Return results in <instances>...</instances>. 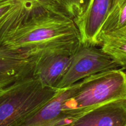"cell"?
Wrapping results in <instances>:
<instances>
[{
  "mask_svg": "<svg viewBox=\"0 0 126 126\" xmlns=\"http://www.w3.org/2000/svg\"><path fill=\"white\" fill-rule=\"evenodd\" d=\"M71 126H126V100L94 108L76 118Z\"/></svg>",
  "mask_w": 126,
  "mask_h": 126,
  "instance_id": "cell-8",
  "label": "cell"
},
{
  "mask_svg": "<svg viewBox=\"0 0 126 126\" xmlns=\"http://www.w3.org/2000/svg\"><path fill=\"white\" fill-rule=\"evenodd\" d=\"M125 0H112V5L111 7L110 11L112 10H114L116 7H119L122 3H123Z\"/></svg>",
  "mask_w": 126,
  "mask_h": 126,
  "instance_id": "cell-15",
  "label": "cell"
},
{
  "mask_svg": "<svg viewBox=\"0 0 126 126\" xmlns=\"http://www.w3.org/2000/svg\"><path fill=\"white\" fill-rule=\"evenodd\" d=\"M126 100V73L122 69L91 75L72 85L63 110L76 118L113 101Z\"/></svg>",
  "mask_w": 126,
  "mask_h": 126,
  "instance_id": "cell-2",
  "label": "cell"
},
{
  "mask_svg": "<svg viewBox=\"0 0 126 126\" xmlns=\"http://www.w3.org/2000/svg\"><path fill=\"white\" fill-rule=\"evenodd\" d=\"M112 0H89L81 16L75 20L81 43L100 46L99 35L110 11Z\"/></svg>",
  "mask_w": 126,
  "mask_h": 126,
  "instance_id": "cell-5",
  "label": "cell"
},
{
  "mask_svg": "<svg viewBox=\"0 0 126 126\" xmlns=\"http://www.w3.org/2000/svg\"><path fill=\"white\" fill-rule=\"evenodd\" d=\"M99 41L103 51L122 67V70H126V25L116 30L101 32Z\"/></svg>",
  "mask_w": 126,
  "mask_h": 126,
  "instance_id": "cell-11",
  "label": "cell"
},
{
  "mask_svg": "<svg viewBox=\"0 0 126 126\" xmlns=\"http://www.w3.org/2000/svg\"><path fill=\"white\" fill-rule=\"evenodd\" d=\"M60 91L43 86L34 76L4 87L0 93V126H20Z\"/></svg>",
  "mask_w": 126,
  "mask_h": 126,
  "instance_id": "cell-3",
  "label": "cell"
},
{
  "mask_svg": "<svg viewBox=\"0 0 126 126\" xmlns=\"http://www.w3.org/2000/svg\"><path fill=\"white\" fill-rule=\"evenodd\" d=\"M81 44L75 21L66 15L36 8L0 41V49L27 56L73 55Z\"/></svg>",
  "mask_w": 126,
  "mask_h": 126,
  "instance_id": "cell-1",
  "label": "cell"
},
{
  "mask_svg": "<svg viewBox=\"0 0 126 126\" xmlns=\"http://www.w3.org/2000/svg\"><path fill=\"white\" fill-rule=\"evenodd\" d=\"M118 67L114 60L101 48L81 43L72 55L68 68L56 88H67L91 75Z\"/></svg>",
  "mask_w": 126,
  "mask_h": 126,
  "instance_id": "cell-4",
  "label": "cell"
},
{
  "mask_svg": "<svg viewBox=\"0 0 126 126\" xmlns=\"http://www.w3.org/2000/svg\"><path fill=\"white\" fill-rule=\"evenodd\" d=\"M72 55L47 54L40 55L34 66L33 76L42 85L56 88L67 71Z\"/></svg>",
  "mask_w": 126,
  "mask_h": 126,
  "instance_id": "cell-9",
  "label": "cell"
},
{
  "mask_svg": "<svg viewBox=\"0 0 126 126\" xmlns=\"http://www.w3.org/2000/svg\"><path fill=\"white\" fill-rule=\"evenodd\" d=\"M126 25V0L119 7L109 12L102 27L101 32L116 30L123 27Z\"/></svg>",
  "mask_w": 126,
  "mask_h": 126,
  "instance_id": "cell-12",
  "label": "cell"
},
{
  "mask_svg": "<svg viewBox=\"0 0 126 126\" xmlns=\"http://www.w3.org/2000/svg\"><path fill=\"white\" fill-rule=\"evenodd\" d=\"M15 1H18V2H22V3L30 5V6H32L34 9L40 8V7H38L35 0H15Z\"/></svg>",
  "mask_w": 126,
  "mask_h": 126,
  "instance_id": "cell-14",
  "label": "cell"
},
{
  "mask_svg": "<svg viewBox=\"0 0 126 126\" xmlns=\"http://www.w3.org/2000/svg\"><path fill=\"white\" fill-rule=\"evenodd\" d=\"M40 55L27 56L0 49V87L33 76L34 66Z\"/></svg>",
  "mask_w": 126,
  "mask_h": 126,
  "instance_id": "cell-6",
  "label": "cell"
},
{
  "mask_svg": "<svg viewBox=\"0 0 126 126\" xmlns=\"http://www.w3.org/2000/svg\"><path fill=\"white\" fill-rule=\"evenodd\" d=\"M33 9L32 6L15 0H0V41L24 20Z\"/></svg>",
  "mask_w": 126,
  "mask_h": 126,
  "instance_id": "cell-10",
  "label": "cell"
},
{
  "mask_svg": "<svg viewBox=\"0 0 126 126\" xmlns=\"http://www.w3.org/2000/svg\"><path fill=\"white\" fill-rule=\"evenodd\" d=\"M2 89H3V88H1V87H0V93H1V92H2Z\"/></svg>",
  "mask_w": 126,
  "mask_h": 126,
  "instance_id": "cell-16",
  "label": "cell"
},
{
  "mask_svg": "<svg viewBox=\"0 0 126 126\" xmlns=\"http://www.w3.org/2000/svg\"><path fill=\"white\" fill-rule=\"evenodd\" d=\"M68 16L74 21L82 15L89 0H60Z\"/></svg>",
  "mask_w": 126,
  "mask_h": 126,
  "instance_id": "cell-13",
  "label": "cell"
},
{
  "mask_svg": "<svg viewBox=\"0 0 126 126\" xmlns=\"http://www.w3.org/2000/svg\"><path fill=\"white\" fill-rule=\"evenodd\" d=\"M72 86L62 89L54 98L20 126H71L76 119L63 110V104L70 95Z\"/></svg>",
  "mask_w": 126,
  "mask_h": 126,
  "instance_id": "cell-7",
  "label": "cell"
}]
</instances>
